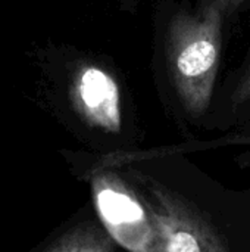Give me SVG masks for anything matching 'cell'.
Segmentation results:
<instances>
[{"label":"cell","instance_id":"6da1fadb","mask_svg":"<svg viewBox=\"0 0 250 252\" xmlns=\"http://www.w3.org/2000/svg\"><path fill=\"white\" fill-rule=\"evenodd\" d=\"M217 4H203L197 13H175L167 31V59L177 96L186 112L202 117L212 100L217 81L222 21Z\"/></svg>","mask_w":250,"mask_h":252},{"label":"cell","instance_id":"7a4b0ae2","mask_svg":"<svg viewBox=\"0 0 250 252\" xmlns=\"http://www.w3.org/2000/svg\"><path fill=\"white\" fill-rule=\"evenodd\" d=\"M127 176L152 216L161 252H231L205 213L186 196L140 171Z\"/></svg>","mask_w":250,"mask_h":252},{"label":"cell","instance_id":"3957f363","mask_svg":"<svg viewBox=\"0 0 250 252\" xmlns=\"http://www.w3.org/2000/svg\"><path fill=\"white\" fill-rule=\"evenodd\" d=\"M93 199L102 226L128 252H161L152 216L128 179L102 168L91 177Z\"/></svg>","mask_w":250,"mask_h":252},{"label":"cell","instance_id":"277c9868","mask_svg":"<svg viewBox=\"0 0 250 252\" xmlns=\"http://www.w3.org/2000/svg\"><path fill=\"white\" fill-rule=\"evenodd\" d=\"M69 93L75 111L88 126L106 133L121 130V92L108 71L97 65H83L72 78Z\"/></svg>","mask_w":250,"mask_h":252},{"label":"cell","instance_id":"5b68a950","mask_svg":"<svg viewBox=\"0 0 250 252\" xmlns=\"http://www.w3.org/2000/svg\"><path fill=\"white\" fill-rule=\"evenodd\" d=\"M116 242L102 223L87 221L68 232L49 252H115Z\"/></svg>","mask_w":250,"mask_h":252},{"label":"cell","instance_id":"8992f818","mask_svg":"<svg viewBox=\"0 0 250 252\" xmlns=\"http://www.w3.org/2000/svg\"><path fill=\"white\" fill-rule=\"evenodd\" d=\"M231 100L234 106H240L250 100V59L237 80V84L231 93Z\"/></svg>","mask_w":250,"mask_h":252},{"label":"cell","instance_id":"52a82bcc","mask_svg":"<svg viewBox=\"0 0 250 252\" xmlns=\"http://www.w3.org/2000/svg\"><path fill=\"white\" fill-rule=\"evenodd\" d=\"M231 145H248L250 146V134H239V136H230L221 140H217L214 143H211V146H231ZM243 167H249L250 168V154L243 155L239 158Z\"/></svg>","mask_w":250,"mask_h":252},{"label":"cell","instance_id":"ba28073f","mask_svg":"<svg viewBox=\"0 0 250 252\" xmlns=\"http://www.w3.org/2000/svg\"><path fill=\"white\" fill-rule=\"evenodd\" d=\"M245 0H205L203 4H217L222 9V12H231L237 6H240Z\"/></svg>","mask_w":250,"mask_h":252}]
</instances>
